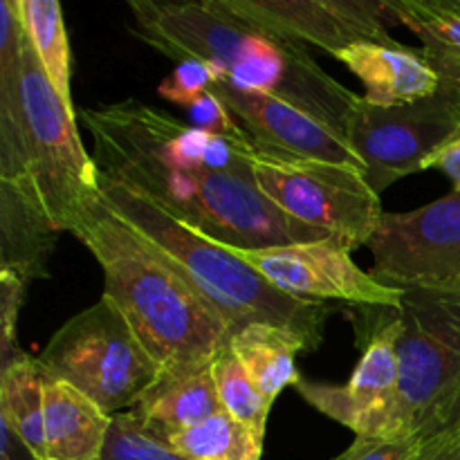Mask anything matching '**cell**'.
<instances>
[{
  "instance_id": "35",
  "label": "cell",
  "mask_w": 460,
  "mask_h": 460,
  "mask_svg": "<svg viewBox=\"0 0 460 460\" xmlns=\"http://www.w3.org/2000/svg\"><path fill=\"white\" fill-rule=\"evenodd\" d=\"M332 460H340V456H335V458H332Z\"/></svg>"
},
{
  "instance_id": "20",
  "label": "cell",
  "mask_w": 460,
  "mask_h": 460,
  "mask_svg": "<svg viewBox=\"0 0 460 460\" xmlns=\"http://www.w3.org/2000/svg\"><path fill=\"white\" fill-rule=\"evenodd\" d=\"M0 420L30 447L36 460H48L45 368L39 358L21 353L0 368Z\"/></svg>"
},
{
  "instance_id": "5",
  "label": "cell",
  "mask_w": 460,
  "mask_h": 460,
  "mask_svg": "<svg viewBox=\"0 0 460 460\" xmlns=\"http://www.w3.org/2000/svg\"><path fill=\"white\" fill-rule=\"evenodd\" d=\"M18 117L25 139L30 196L58 232L72 234L85 211L102 200V178L81 139L76 117L61 103L31 43H27L21 63Z\"/></svg>"
},
{
  "instance_id": "15",
  "label": "cell",
  "mask_w": 460,
  "mask_h": 460,
  "mask_svg": "<svg viewBox=\"0 0 460 460\" xmlns=\"http://www.w3.org/2000/svg\"><path fill=\"white\" fill-rule=\"evenodd\" d=\"M364 85V102L394 108L438 93L440 76L420 48L402 43H358L335 54Z\"/></svg>"
},
{
  "instance_id": "13",
  "label": "cell",
  "mask_w": 460,
  "mask_h": 460,
  "mask_svg": "<svg viewBox=\"0 0 460 460\" xmlns=\"http://www.w3.org/2000/svg\"><path fill=\"white\" fill-rule=\"evenodd\" d=\"M241 21L331 57L358 43H395L385 3L373 0H220Z\"/></svg>"
},
{
  "instance_id": "1",
  "label": "cell",
  "mask_w": 460,
  "mask_h": 460,
  "mask_svg": "<svg viewBox=\"0 0 460 460\" xmlns=\"http://www.w3.org/2000/svg\"><path fill=\"white\" fill-rule=\"evenodd\" d=\"M99 173L137 189L193 232L232 250H268L328 238L283 214L254 182L171 160L119 119L112 106L84 108Z\"/></svg>"
},
{
  "instance_id": "33",
  "label": "cell",
  "mask_w": 460,
  "mask_h": 460,
  "mask_svg": "<svg viewBox=\"0 0 460 460\" xmlns=\"http://www.w3.org/2000/svg\"><path fill=\"white\" fill-rule=\"evenodd\" d=\"M420 460H460L458 438H434L425 443V454Z\"/></svg>"
},
{
  "instance_id": "21",
  "label": "cell",
  "mask_w": 460,
  "mask_h": 460,
  "mask_svg": "<svg viewBox=\"0 0 460 460\" xmlns=\"http://www.w3.org/2000/svg\"><path fill=\"white\" fill-rule=\"evenodd\" d=\"M395 22L420 39V49L440 76V84L460 93V13L443 0H386Z\"/></svg>"
},
{
  "instance_id": "26",
  "label": "cell",
  "mask_w": 460,
  "mask_h": 460,
  "mask_svg": "<svg viewBox=\"0 0 460 460\" xmlns=\"http://www.w3.org/2000/svg\"><path fill=\"white\" fill-rule=\"evenodd\" d=\"M225 70L209 61H180L169 76L157 85V93L175 106L189 108L198 97L209 93Z\"/></svg>"
},
{
  "instance_id": "4",
  "label": "cell",
  "mask_w": 460,
  "mask_h": 460,
  "mask_svg": "<svg viewBox=\"0 0 460 460\" xmlns=\"http://www.w3.org/2000/svg\"><path fill=\"white\" fill-rule=\"evenodd\" d=\"M99 178L108 209L124 220L155 254L173 265L234 332L263 322L290 328L305 341L308 350H317L323 344L331 305L283 295L247 265L236 250L189 229L137 189L102 173Z\"/></svg>"
},
{
  "instance_id": "25",
  "label": "cell",
  "mask_w": 460,
  "mask_h": 460,
  "mask_svg": "<svg viewBox=\"0 0 460 460\" xmlns=\"http://www.w3.org/2000/svg\"><path fill=\"white\" fill-rule=\"evenodd\" d=\"M102 460H189L157 436L133 409L112 416Z\"/></svg>"
},
{
  "instance_id": "32",
  "label": "cell",
  "mask_w": 460,
  "mask_h": 460,
  "mask_svg": "<svg viewBox=\"0 0 460 460\" xmlns=\"http://www.w3.org/2000/svg\"><path fill=\"white\" fill-rule=\"evenodd\" d=\"M0 460H36L25 443L0 420Z\"/></svg>"
},
{
  "instance_id": "30",
  "label": "cell",
  "mask_w": 460,
  "mask_h": 460,
  "mask_svg": "<svg viewBox=\"0 0 460 460\" xmlns=\"http://www.w3.org/2000/svg\"><path fill=\"white\" fill-rule=\"evenodd\" d=\"M460 436V382L456 389L445 398V402L429 416V420L418 431L422 443L434 438H458Z\"/></svg>"
},
{
  "instance_id": "18",
  "label": "cell",
  "mask_w": 460,
  "mask_h": 460,
  "mask_svg": "<svg viewBox=\"0 0 460 460\" xmlns=\"http://www.w3.org/2000/svg\"><path fill=\"white\" fill-rule=\"evenodd\" d=\"M133 411L162 438L223 411L211 377V364L160 376Z\"/></svg>"
},
{
  "instance_id": "6",
  "label": "cell",
  "mask_w": 460,
  "mask_h": 460,
  "mask_svg": "<svg viewBox=\"0 0 460 460\" xmlns=\"http://www.w3.org/2000/svg\"><path fill=\"white\" fill-rule=\"evenodd\" d=\"M39 362L88 395L108 416L128 411L160 377V367L111 296L67 319Z\"/></svg>"
},
{
  "instance_id": "11",
  "label": "cell",
  "mask_w": 460,
  "mask_h": 460,
  "mask_svg": "<svg viewBox=\"0 0 460 460\" xmlns=\"http://www.w3.org/2000/svg\"><path fill=\"white\" fill-rule=\"evenodd\" d=\"M362 313V358L346 385L301 380V398L331 420L340 422L355 438H395L400 367L395 350L394 308H355Z\"/></svg>"
},
{
  "instance_id": "7",
  "label": "cell",
  "mask_w": 460,
  "mask_h": 460,
  "mask_svg": "<svg viewBox=\"0 0 460 460\" xmlns=\"http://www.w3.org/2000/svg\"><path fill=\"white\" fill-rule=\"evenodd\" d=\"M252 175L283 214L350 252L367 247L385 216L380 196L355 166L256 151Z\"/></svg>"
},
{
  "instance_id": "29",
  "label": "cell",
  "mask_w": 460,
  "mask_h": 460,
  "mask_svg": "<svg viewBox=\"0 0 460 460\" xmlns=\"http://www.w3.org/2000/svg\"><path fill=\"white\" fill-rule=\"evenodd\" d=\"M189 112V124L196 126V128L207 130V133L223 135V137H234V139H250L245 135V130L241 128V124L236 121V117L229 112V108L225 106L223 99L209 90L202 97H198L191 106L187 108Z\"/></svg>"
},
{
  "instance_id": "16",
  "label": "cell",
  "mask_w": 460,
  "mask_h": 460,
  "mask_svg": "<svg viewBox=\"0 0 460 460\" xmlns=\"http://www.w3.org/2000/svg\"><path fill=\"white\" fill-rule=\"evenodd\" d=\"M112 416L70 382L45 371L48 460H102Z\"/></svg>"
},
{
  "instance_id": "19",
  "label": "cell",
  "mask_w": 460,
  "mask_h": 460,
  "mask_svg": "<svg viewBox=\"0 0 460 460\" xmlns=\"http://www.w3.org/2000/svg\"><path fill=\"white\" fill-rule=\"evenodd\" d=\"M229 349L272 404L288 386L304 380L296 368V358L299 353H310L305 341L290 328L263 322L238 328L229 340Z\"/></svg>"
},
{
  "instance_id": "14",
  "label": "cell",
  "mask_w": 460,
  "mask_h": 460,
  "mask_svg": "<svg viewBox=\"0 0 460 460\" xmlns=\"http://www.w3.org/2000/svg\"><path fill=\"white\" fill-rule=\"evenodd\" d=\"M211 90L236 117L256 151L301 160L335 162L364 171L344 133L308 115L295 103L274 94L238 88L227 75L220 76Z\"/></svg>"
},
{
  "instance_id": "28",
  "label": "cell",
  "mask_w": 460,
  "mask_h": 460,
  "mask_svg": "<svg viewBox=\"0 0 460 460\" xmlns=\"http://www.w3.org/2000/svg\"><path fill=\"white\" fill-rule=\"evenodd\" d=\"M425 443L418 436L402 438H355L340 460H420Z\"/></svg>"
},
{
  "instance_id": "23",
  "label": "cell",
  "mask_w": 460,
  "mask_h": 460,
  "mask_svg": "<svg viewBox=\"0 0 460 460\" xmlns=\"http://www.w3.org/2000/svg\"><path fill=\"white\" fill-rule=\"evenodd\" d=\"M164 440L189 460H261L265 445V438L225 411L164 436Z\"/></svg>"
},
{
  "instance_id": "3",
  "label": "cell",
  "mask_w": 460,
  "mask_h": 460,
  "mask_svg": "<svg viewBox=\"0 0 460 460\" xmlns=\"http://www.w3.org/2000/svg\"><path fill=\"white\" fill-rule=\"evenodd\" d=\"M72 236L94 256L103 274V295L128 319L160 376L207 367L229 344V323L173 265L117 218L103 198L85 211Z\"/></svg>"
},
{
  "instance_id": "31",
  "label": "cell",
  "mask_w": 460,
  "mask_h": 460,
  "mask_svg": "<svg viewBox=\"0 0 460 460\" xmlns=\"http://www.w3.org/2000/svg\"><path fill=\"white\" fill-rule=\"evenodd\" d=\"M427 169H438L440 173L452 180V191H460V137L454 139L445 148H440L429 160Z\"/></svg>"
},
{
  "instance_id": "12",
  "label": "cell",
  "mask_w": 460,
  "mask_h": 460,
  "mask_svg": "<svg viewBox=\"0 0 460 460\" xmlns=\"http://www.w3.org/2000/svg\"><path fill=\"white\" fill-rule=\"evenodd\" d=\"M238 256L277 290L296 299L344 301L353 308H398L402 304L404 292L382 286L355 263L350 250L331 238L247 250Z\"/></svg>"
},
{
  "instance_id": "24",
  "label": "cell",
  "mask_w": 460,
  "mask_h": 460,
  "mask_svg": "<svg viewBox=\"0 0 460 460\" xmlns=\"http://www.w3.org/2000/svg\"><path fill=\"white\" fill-rule=\"evenodd\" d=\"M211 377H214L216 394H218L223 411L254 431L256 436L265 438L272 402L252 382L229 344L211 359Z\"/></svg>"
},
{
  "instance_id": "10",
  "label": "cell",
  "mask_w": 460,
  "mask_h": 460,
  "mask_svg": "<svg viewBox=\"0 0 460 460\" xmlns=\"http://www.w3.org/2000/svg\"><path fill=\"white\" fill-rule=\"evenodd\" d=\"M367 247L382 286L460 295V191L413 211H385Z\"/></svg>"
},
{
  "instance_id": "17",
  "label": "cell",
  "mask_w": 460,
  "mask_h": 460,
  "mask_svg": "<svg viewBox=\"0 0 460 460\" xmlns=\"http://www.w3.org/2000/svg\"><path fill=\"white\" fill-rule=\"evenodd\" d=\"M58 232L31 196L0 182V272L16 274L22 281L49 277V256Z\"/></svg>"
},
{
  "instance_id": "22",
  "label": "cell",
  "mask_w": 460,
  "mask_h": 460,
  "mask_svg": "<svg viewBox=\"0 0 460 460\" xmlns=\"http://www.w3.org/2000/svg\"><path fill=\"white\" fill-rule=\"evenodd\" d=\"M30 43L70 115L76 117L72 97V49L63 9L57 0H16Z\"/></svg>"
},
{
  "instance_id": "2",
  "label": "cell",
  "mask_w": 460,
  "mask_h": 460,
  "mask_svg": "<svg viewBox=\"0 0 460 460\" xmlns=\"http://www.w3.org/2000/svg\"><path fill=\"white\" fill-rule=\"evenodd\" d=\"M135 34L173 61H209L238 88L274 94L346 135L359 94L328 75L308 48L241 21L220 4L128 3Z\"/></svg>"
},
{
  "instance_id": "34",
  "label": "cell",
  "mask_w": 460,
  "mask_h": 460,
  "mask_svg": "<svg viewBox=\"0 0 460 460\" xmlns=\"http://www.w3.org/2000/svg\"><path fill=\"white\" fill-rule=\"evenodd\" d=\"M443 4L447 9H452V12H456V13H460V0H443Z\"/></svg>"
},
{
  "instance_id": "9",
  "label": "cell",
  "mask_w": 460,
  "mask_h": 460,
  "mask_svg": "<svg viewBox=\"0 0 460 460\" xmlns=\"http://www.w3.org/2000/svg\"><path fill=\"white\" fill-rule=\"evenodd\" d=\"M460 137V93L440 85L438 93L407 106L382 108L359 97L346 139L364 166L373 191L425 171L431 157Z\"/></svg>"
},
{
  "instance_id": "8",
  "label": "cell",
  "mask_w": 460,
  "mask_h": 460,
  "mask_svg": "<svg viewBox=\"0 0 460 460\" xmlns=\"http://www.w3.org/2000/svg\"><path fill=\"white\" fill-rule=\"evenodd\" d=\"M400 367L395 438L418 436L460 382V295L404 292L394 308Z\"/></svg>"
},
{
  "instance_id": "27",
  "label": "cell",
  "mask_w": 460,
  "mask_h": 460,
  "mask_svg": "<svg viewBox=\"0 0 460 460\" xmlns=\"http://www.w3.org/2000/svg\"><path fill=\"white\" fill-rule=\"evenodd\" d=\"M30 283L18 279L16 274L0 272V368L22 353L16 344L18 314L25 301Z\"/></svg>"
}]
</instances>
